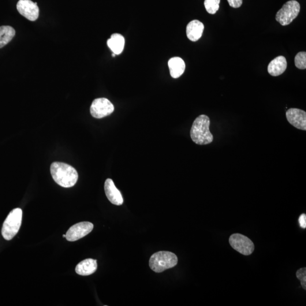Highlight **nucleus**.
I'll list each match as a JSON object with an SVG mask.
<instances>
[{"instance_id":"f3484780","label":"nucleus","mask_w":306,"mask_h":306,"mask_svg":"<svg viewBox=\"0 0 306 306\" xmlns=\"http://www.w3.org/2000/svg\"><path fill=\"white\" fill-rule=\"evenodd\" d=\"M16 35V31L11 26H2L0 27V48L8 44Z\"/></svg>"},{"instance_id":"5701e85b","label":"nucleus","mask_w":306,"mask_h":306,"mask_svg":"<svg viewBox=\"0 0 306 306\" xmlns=\"http://www.w3.org/2000/svg\"><path fill=\"white\" fill-rule=\"evenodd\" d=\"M63 238H66V235L64 234L62 236Z\"/></svg>"},{"instance_id":"f8f14e48","label":"nucleus","mask_w":306,"mask_h":306,"mask_svg":"<svg viewBox=\"0 0 306 306\" xmlns=\"http://www.w3.org/2000/svg\"><path fill=\"white\" fill-rule=\"evenodd\" d=\"M204 25L199 20H193L189 22L186 28L187 38L192 42H196L202 36Z\"/></svg>"},{"instance_id":"dca6fc26","label":"nucleus","mask_w":306,"mask_h":306,"mask_svg":"<svg viewBox=\"0 0 306 306\" xmlns=\"http://www.w3.org/2000/svg\"><path fill=\"white\" fill-rule=\"evenodd\" d=\"M107 46L115 55H120L124 50L125 39L120 33H115L107 40Z\"/></svg>"},{"instance_id":"20e7f679","label":"nucleus","mask_w":306,"mask_h":306,"mask_svg":"<svg viewBox=\"0 0 306 306\" xmlns=\"http://www.w3.org/2000/svg\"><path fill=\"white\" fill-rule=\"evenodd\" d=\"M22 211L20 208L14 209L10 212L3 222L2 236L6 241H10L16 236L22 224Z\"/></svg>"},{"instance_id":"9d476101","label":"nucleus","mask_w":306,"mask_h":306,"mask_svg":"<svg viewBox=\"0 0 306 306\" xmlns=\"http://www.w3.org/2000/svg\"><path fill=\"white\" fill-rule=\"evenodd\" d=\"M287 121L294 127L301 130H306V113L298 109H290L286 113Z\"/></svg>"},{"instance_id":"2eb2a0df","label":"nucleus","mask_w":306,"mask_h":306,"mask_svg":"<svg viewBox=\"0 0 306 306\" xmlns=\"http://www.w3.org/2000/svg\"><path fill=\"white\" fill-rule=\"evenodd\" d=\"M97 261L92 259H87L82 261L77 265L76 272L81 275H89L94 273L97 270Z\"/></svg>"},{"instance_id":"1a4fd4ad","label":"nucleus","mask_w":306,"mask_h":306,"mask_svg":"<svg viewBox=\"0 0 306 306\" xmlns=\"http://www.w3.org/2000/svg\"><path fill=\"white\" fill-rule=\"evenodd\" d=\"M17 9L22 16L29 21H35L39 17V7L36 2L31 0H20L17 3Z\"/></svg>"},{"instance_id":"9b49d317","label":"nucleus","mask_w":306,"mask_h":306,"mask_svg":"<svg viewBox=\"0 0 306 306\" xmlns=\"http://www.w3.org/2000/svg\"><path fill=\"white\" fill-rule=\"evenodd\" d=\"M104 191L107 199L112 204L121 205L123 203L122 193L116 187L114 182L111 179H107L104 184Z\"/></svg>"},{"instance_id":"423d86ee","label":"nucleus","mask_w":306,"mask_h":306,"mask_svg":"<svg viewBox=\"0 0 306 306\" xmlns=\"http://www.w3.org/2000/svg\"><path fill=\"white\" fill-rule=\"evenodd\" d=\"M230 244L234 249L241 254L248 256L252 254L255 245L251 240L241 234L231 235L229 238Z\"/></svg>"},{"instance_id":"f03ea898","label":"nucleus","mask_w":306,"mask_h":306,"mask_svg":"<svg viewBox=\"0 0 306 306\" xmlns=\"http://www.w3.org/2000/svg\"><path fill=\"white\" fill-rule=\"evenodd\" d=\"M210 119L207 115H201L194 121L191 132V137L198 145H207L214 141V136L210 132Z\"/></svg>"},{"instance_id":"412c9836","label":"nucleus","mask_w":306,"mask_h":306,"mask_svg":"<svg viewBox=\"0 0 306 306\" xmlns=\"http://www.w3.org/2000/svg\"><path fill=\"white\" fill-rule=\"evenodd\" d=\"M227 1H228L229 5L234 8H239L243 3V0H227Z\"/></svg>"},{"instance_id":"7ed1b4c3","label":"nucleus","mask_w":306,"mask_h":306,"mask_svg":"<svg viewBox=\"0 0 306 306\" xmlns=\"http://www.w3.org/2000/svg\"><path fill=\"white\" fill-rule=\"evenodd\" d=\"M178 257L174 253L159 251L153 254L149 260V266L156 273H160L176 266Z\"/></svg>"},{"instance_id":"39448f33","label":"nucleus","mask_w":306,"mask_h":306,"mask_svg":"<svg viewBox=\"0 0 306 306\" xmlns=\"http://www.w3.org/2000/svg\"><path fill=\"white\" fill-rule=\"evenodd\" d=\"M300 3L296 0H291L283 5L276 14L275 20L282 26L289 25L298 16L300 12Z\"/></svg>"},{"instance_id":"f257e3e1","label":"nucleus","mask_w":306,"mask_h":306,"mask_svg":"<svg viewBox=\"0 0 306 306\" xmlns=\"http://www.w3.org/2000/svg\"><path fill=\"white\" fill-rule=\"evenodd\" d=\"M52 178L57 184L64 188H70L76 184L78 175L74 168L68 164L54 162L51 166Z\"/></svg>"},{"instance_id":"4be33fe9","label":"nucleus","mask_w":306,"mask_h":306,"mask_svg":"<svg viewBox=\"0 0 306 306\" xmlns=\"http://www.w3.org/2000/svg\"><path fill=\"white\" fill-rule=\"evenodd\" d=\"M299 223L302 228H306V215L305 214H302L300 215Z\"/></svg>"},{"instance_id":"6ab92c4d","label":"nucleus","mask_w":306,"mask_h":306,"mask_svg":"<svg viewBox=\"0 0 306 306\" xmlns=\"http://www.w3.org/2000/svg\"><path fill=\"white\" fill-rule=\"evenodd\" d=\"M295 65L300 69L306 68V52H300L298 53L294 59Z\"/></svg>"},{"instance_id":"aec40b11","label":"nucleus","mask_w":306,"mask_h":306,"mask_svg":"<svg viewBox=\"0 0 306 306\" xmlns=\"http://www.w3.org/2000/svg\"><path fill=\"white\" fill-rule=\"evenodd\" d=\"M296 275L297 278L300 279L303 289L306 290V268L300 269L297 271Z\"/></svg>"},{"instance_id":"4468645a","label":"nucleus","mask_w":306,"mask_h":306,"mask_svg":"<svg viewBox=\"0 0 306 306\" xmlns=\"http://www.w3.org/2000/svg\"><path fill=\"white\" fill-rule=\"evenodd\" d=\"M170 75L174 78L180 77L184 73L185 69V62L182 58L174 57L168 62Z\"/></svg>"},{"instance_id":"6e6552de","label":"nucleus","mask_w":306,"mask_h":306,"mask_svg":"<svg viewBox=\"0 0 306 306\" xmlns=\"http://www.w3.org/2000/svg\"><path fill=\"white\" fill-rule=\"evenodd\" d=\"M94 225L91 222H82L70 227L66 234V239L69 242H74L87 236L92 232Z\"/></svg>"},{"instance_id":"ddd939ff","label":"nucleus","mask_w":306,"mask_h":306,"mask_svg":"<svg viewBox=\"0 0 306 306\" xmlns=\"http://www.w3.org/2000/svg\"><path fill=\"white\" fill-rule=\"evenodd\" d=\"M287 61L284 57L279 56L272 61L268 66V72L272 76H278L285 72Z\"/></svg>"},{"instance_id":"0eeeda50","label":"nucleus","mask_w":306,"mask_h":306,"mask_svg":"<svg viewBox=\"0 0 306 306\" xmlns=\"http://www.w3.org/2000/svg\"><path fill=\"white\" fill-rule=\"evenodd\" d=\"M114 111V106L109 99L104 98L96 99L91 107L93 117L101 119L110 115Z\"/></svg>"},{"instance_id":"a211bd4d","label":"nucleus","mask_w":306,"mask_h":306,"mask_svg":"<svg viewBox=\"0 0 306 306\" xmlns=\"http://www.w3.org/2000/svg\"><path fill=\"white\" fill-rule=\"evenodd\" d=\"M221 0H205L204 6L207 12L211 14L217 13L219 8V3Z\"/></svg>"}]
</instances>
